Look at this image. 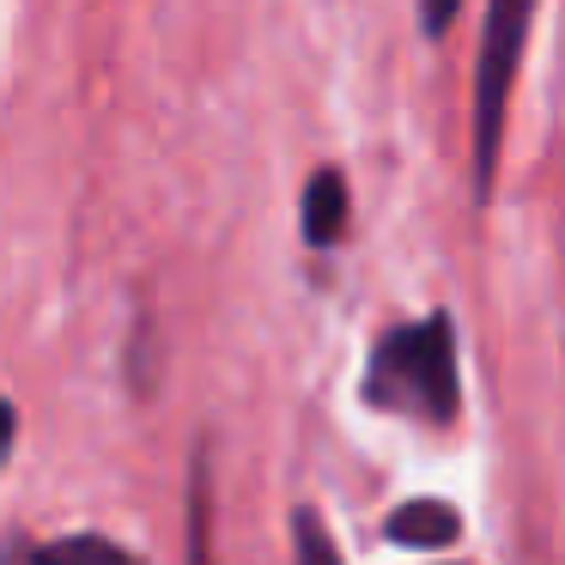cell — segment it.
<instances>
[{"label":"cell","mask_w":565,"mask_h":565,"mask_svg":"<svg viewBox=\"0 0 565 565\" xmlns=\"http://www.w3.org/2000/svg\"><path fill=\"white\" fill-rule=\"evenodd\" d=\"M456 535H462V516L444 499H407L390 516V541H402V547H450Z\"/></svg>","instance_id":"cell-4"},{"label":"cell","mask_w":565,"mask_h":565,"mask_svg":"<svg viewBox=\"0 0 565 565\" xmlns=\"http://www.w3.org/2000/svg\"><path fill=\"white\" fill-rule=\"evenodd\" d=\"M347 177L334 171V164H322V171H310L305 183V244L310 249H329L347 237Z\"/></svg>","instance_id":"cell-3"},{"label":"cell","mask_w":565,"mask_h":565,"mask_svg":"<svg viewBox=\"0 0 565 565\" xmlns=\"http://www.w3.org/2000/svg\"><path fill=\"white\" fill-rule=\"evenodd\" d=\"M529 19L535 0H487V31H480V62H475V201L487 207L492 177H499V147H504V110L511 86L523 67Z\"/></svg>","instance_id":"cell-2"},{"label":"cell","mask_w":565,"mask_h":565,"mask_svg":"<svg viewBox=\"0 0 565 565\" xmlns=\"http://www.w3.org/2000/svg\"><path fill=\"white\" fill-rule=\"evenodd\" d=\"M371 407L383 414L419 419V426H450L462 407V377H456V322L444 310L402 329L377 334L365 359V383H359Z\"/></svg>","instance_id":"cell-1"},{"label":"cell","mask_w":565,"mask_h":565,"mask_svg":"<svg viewBox=\"0 0 565 565\" xmlns=\"http://www.w3.org/2000/svg\"><path fill=\"white\" fill-rule=\"evenodd\" d=\"M292 553H298V565H341L329 529H322V516L310 511V504H305V511H292Z\"/></svg>","instance_id":"cell-6"},{"label":"cell","mask_w":565,"mask_h":565,"mask_svg":"<svg viewBox=\"0 0 565 565\" xmlns=\"http://www.w3.org/2000/svg\"><path fill=\"white\" fill-rule=\"evenodd\" d=\"M456 7H462V0H419V25H426V38H444V31H450Z\"/></svg>","instance_id":"cell-7"},{"label":"cell","mask_w":565,"mask_h":565,"mask_svg":"<svg viewBox=\"0 0 565 565\" xmlns=\"http://www.w3.org/2000/svg\"><path fill=\"white\" fill-rule=\"evenodd\" d=\"M31 565H140V559L110 535H62L31 547Z\"/></svg>","instance_id":"cell-5"}]
</instances>
